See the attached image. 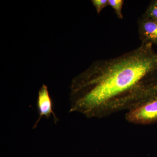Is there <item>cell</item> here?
Listing matches in <instances>:
<instances>
[{
  "label": "cell",
  "mask_w": 157,
  "mask_h": 157,
  "mask_svg": "<svg viewBox=\"0 0 157 157\" xmlns=\"http://www.w3.org/2000/svg\"><path fill=\"white\" fill-rule=\"evenodd\" d=\"M91 2L99 14L104 8L109 6L108 0H92Z\"/></svg>",
  "instance_id": "7"
},
{
  "label": "cell",
  "mask_w": 157,
  "mask_h": 157,
  "mask_svg": "<svg viewBox=\"0 0 157 157\" xmlns=\"http://www.w3.org/2000/svg\"><path fill=\"white\" fill-rule=\"evenodd\" d=\"M138 33L143 43L157 45V20L141 17L138 21Z\"/></svg>",
  "instance_id": "4"
},
{
  "label": "cell",
  "mask_w": 157,
  "mask_h": 157,
  "mask_svg": "<svg viewBox=\"0 0 157 157\" xmlns=\"http://www.w3.org/2000/svg\"><path fill=\"white\" fill-rule=\"evenodd\" d=\"M69 112L102 118L131 110L157 97V53L141 43L120 56L98 60L75 76Z\"/></svg>",
  "instance_id": "1"
},
{
  "label": "cell",
  "mask_w": 157,
  "mask_h": 157,
  "mask_svg": "<svg viewBox=\"0 0 157 157\" xmlns=\"http://www.w3.org/2000/svg\"><path fill=\"white\" fill-rule=\"evenodd\" d=\"M142 17L157 20V0L150 3Z\"/></svg>",
  "instance_id": "6"
},
{
  "label": "cell",
  "mask_w": 157,
  "mask_h": 157,
  "mask_svg": "<svg viewBox=\"0 0 157 157\" xmlns=\"http://www.w3.org/2000/svg\"><path fill=\"white\" fill-rule=\"evenodd\" d=\"M125 119L130 123L135 124L157 123V97L128 111Z\"/></svg>",
  "instance_id": "2"
},
{
  "label": "cell",
  "mask_w": 157,
  "mask_h": 157,
  "mask_svg": "<svg viewBox=\"0 0 157 157\" xmlns=\"http://www.w3.org/2000/svg\"><path fill=\"white\" fill-rule=\"evenodd\" d=\"M37 107L39 116L33 127V129H35L36 128L37 125L43 116L47 119H48L51 114H52L54 121L55 124H56L58 121V118L57 117L52 109L53 103L49 96L48 87L45 84L42 85L41 88L39 90L37 99Z\"/></svg>",
  "instance_id": "3"
},
{
  "label": "cell",
  "mask_w": 157,
  "mask_h": 157,
  "mask_svg": "<svg viewBox=\"0 0 157 157\" xmlns=\"http://www.w3.org/2000/svg\"><path fill=\"white\" fill-rule=\"evenodd\" d=\"M124 3L123 0H108L109 6L113 9L118 18L120 19L123 18L122 9Z\"/></svg>",
  "instance_id": "5"
}]
</instances>
